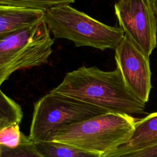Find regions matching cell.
I'll return each mask as SVG.
<instances>
[{
    "instance_id": "obj_1",
    "label": "cell",
    "mask_w": 157,
    "mask_h": 157,
    "mask_svg": "<svg viewBox=\"0 0 157 157\" xmlns=\"http://www.w3.org/2000/svg\"><path fill=\"white\" fill-rule=\"evenodd\" d=\"M52 91L75 98L109 112L132 116L142 114L145 108V104L128 90L117 68L104 71L94 66H82L67 73L61 83Z\"/></svg>"
},
{
    "instance_id": "obj_2",
    "label": "cell",
    "mask_w": 157,
    "mask_h": 157,
    "mask_svg": "<svg viewBox=\"0 0 157 157\" xmlns=\"http://www.w3.org/2000/svg\"><path fill=\"white\" fill-rule=\"evenodd\" d=\"M135 123L131 115L107 112L61 128L50 141L64 143L107 157L129 140Z\"/></svg>"
},
{
    "instance_id": "obj_3",
    "label": "cell",
    "mask_w": 157,
    "mask_h": 157,
    "mask_svg": "<svg viewBox=\"0 0 157 157\" xmlns=\"http://www.w3.org/2000/svg\"><path fill=\"white\" fill-rule=\"evenodd\" d=\"M44 20L55 38L69 40L76 47H91L102 51L115 49L124 36L120 27L107 25L70 5L47 10Z\"/></svg>"
},
{
    "instance_id": "obj_4",
    "label": "cell",
    "mask_w": 157,
    "mask_h": 157,
    "mask_svg": "<svg viewBox=\"0 0 157 157\" xmlns=\"http://www.w3.org/2000/svg\"><path fill=\"white\" fill-rule=\"evenodd\" d=\"M54 40L44 20L0 39V86L15 71L48 63Z\"/></svg>"
},
{
    "instance_id": "obj_5",
    "label": "cell",
    "mask_w": 157,
    "mask_h": 157,
    "mask_svg": "<svg viewBox=\"0 0 157 157\" xmlns=\"http://www.w3.org/2000/svg\"><path fill=\"white\" fill-rule=\"evenodd\" d=\"M107 112H109L51 90L34 104L29 138L33 142L50 141L61 128Z\"/></svg>"
},
{
    "instance_id": "obj_6",
    "label": "cell",
    "mask_w": 157,
    "mask_h": 157,
    "mask_svg": "<svg viewBox=\"0 0 157 157\" xmlns=\"http://www.w3.org/2000/svg\"><path fill=\"white\" fill-rule=\"evenodd\" d=\"M115 13L124 35L150 56L157 47V21L151 0H118Z\"/></svg>"
},
{
    "instance_id": "obj_7",
    "label": "cell",
    "mask_w": 157,
    "mask_h": 157,
    "mask_svg": "<svg viewBox=\"0 0 157 157\" xmlns=\"http://www.w3.org/2000/svg\"><path fill=\"white\" fill-rule=\"evenodd\" d=\"M115 51L117 68L126 86L135 97L145 104L151 89L149 56L125 35Z\"/></svg>"
},
{
    "instance_id": "obj_8",
    "label": "cell",
    "mask_w": 157,
    "mask_h": 157,
    "mask_svg": "<svg viewBox=\"0 0 157 157\" xmlns=\"http://www.w3.org/2000/svg\"><path fill=\"white\" fill-rule=\"evenodd\" d=\"M157 144V112L136 121L129 140L107 157H120Z\"/></svg>"
},
{
    "instance_id": "obj_9",
    "label": "cell",
    "mask_w": 157,
    "mask_h": 157,
    "mask_svg": "<svg viewBox=\"0 0 157 157\" xmlns=\"http://www.w3.org/2000/svg\"><path fill=\"white\" fill-rule=\"evenodd\" d=\"M44 16L45 12L42 10L0 5V39L44 20Z\"/></svg>"
},
{
    "instance_id": "obj_10",
    "label": "cell",
    "mask_w": 157,
    "mask_h": 157,
    "mask_svg": "<svg viewBox=\"0 0 157 157\" xmlns=\"http://www.w3.org/2000/svg\"><path fill=\"white\" fill-rule=\"evenodd\" d=\"M34 144L42 157H103L100 154L56 141L37 142Z\"/></svg>"
},
{
    "instance_id": "obj_11",
    "label": "cell",
    "mask_w": 157,
    "mask_h": 157,
    "mask_svg": "<svg viewBox=\"0 0 157 157\" xmlns=\"http://www.w3.org/2000/svg\"><path fill=\"white\" fill-rule=\"evenodd\" d=\"M22 118L20 105L6 95L0 88V130L13 124H20Z\"/></svg>"
},
{
    "instance_id": "obj_12",
    "label": "cell",
    "mask_w": 157,
    "mask_h": 157,
    "mask_svg": "<svg viewBox=\"0 0 157 157\" xmlns=\"http://www.w3.org/2000/svg\"><path fill=\"white\" fill-rule=\"evenodd\" d=\"M74 1L75 0H0V5L46 12L53 7L69 5Z\"/></svg>"
},
{
    "instance_id": "obj_13",
    "label": "cell",
    "mask_w": 157,
    "mask_h": 157,
    "mask_svg": "<svg viewBox=\"0 0 157 157\" xmlns=\"http://www.w3.org/2000/svg\"><path fill=\"white\" fill-rule=\"evenodd\" d=\"M31 141L20 131L19 124H13L0 130V145L14 148Z\"/></svg>"
},
{
    "instance_id": "obj_14",
    "label": "cell",
    "mask_w": 157,
    "mask_h": 157,
    "mask_svg": "<svg viewBox=\"0 0 157 157\" xmlns=\"http://www.w3.org/2000/svg\"><path fill=\"white\" fill-rule=\"evenodd\" d=\"M0 157H42L36 150L34 142L21 144L10 148L0 145Z\"/></svg>"
},
{
    "instance_id": "obj_15",
    "label": "cell",
    "mask_w": 157,
    "mask_h": 157,
    "mask_svg": "<svg viewBox=\"0 0 157 157\" xmlns=\"http://www.w3.org/2000/svg\"><path fill=\"white\" fill-rule=\"evenodd\" d=\"M120 157H157V144L142 150Z\"/></svg>"
},
{
    "instance_id": "obj_16",
    "label": "cell",
    "mask_w": 157,
    "mask_h": 157,
    "mask_svg": "<svg viewBox=\"0 0 157 157\" xmlns=\"http://www.w3.org/2000/svg\"><path fill=\"white\" fill-rule=\"evenodd\" d=\"M151 1L154 13L157 18V0H151Z\"/></svg>"
}]
</instances>
